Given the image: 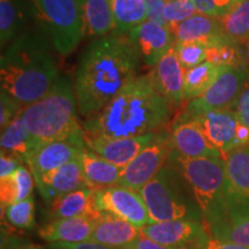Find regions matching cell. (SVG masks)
I'll return each instance as SVG.
<instances>
[{
    "instance_id": "obj_1",
    "label": "cell",
    "mask_w": 249,
    "mask_h": 249,
    "mask_svg": "<svg viewBox=\"0 0 249 249\" xmlns=\"http://www.w3.org/2000/svg\"><path fill=\"white\" fill-rule=\"evenodd\" d=\"M140 55L124 34L92 40L83 52L75 73L79 112L92 118L136 77Z\"/></svg>"
},
{
    "instance_id": "obj_2",
    "label": "cell",
    "mask_w": 249,
    "mask_h": 249,
    "mask_svg": "<svg viewBox=\"0 0 249 249\" xmlns=\"http://www.w3.org/2000/svg\"><path fill=\"white\" fill-rule=\"evenodd\" d=\"M171 113V105L158 91L150 71L130 81L82 128L85 138H134L163 130Z\"/></svg>"
},
{
    "instance_id": "obj_3",
    "label": "cell",
    "mask_w": 249,
    "mask_h": 249,
    "mask_svg": "<svg viewBox=\"0 0 249 249\" xmlns=\"http://www.w3.org/2000/svg\"><path fill=\"white\" fill-rule=\"evenodd\" d=\"M58 77L53 55L38 34H20L2 52L1 91L20 103L23 108L45 96Z\"/></svg>"
},
{
    "instance_id": "obj_4",
    "label": "cell",
    "mask_w": 249,
    "mask_h": 249,
    "mask_svg": "<svg viewBox=\"0 0 249 249\" xmlns=\"http://www.w3.org/2000/svg\"><path fill=\"white\" fill-rule=\"evenodd\" d=\"M77 110L74 83L67 76H59L45 96L22 112L24 124L36 148L43 143L62 140L86 141L77 120Z\"/></svg>"
},
{
    "instance_id": "obj_5",
    "label": "cell",
    "mask_w": 249,
    "mask_h": 249,
    "mask_svg": "<svg viewBox=\"0 0 249 249\" xmlns=\"http://www.w3.org/2000/svg\"><path fill=\"white\" fill-rule=\"evenodd\" d=\"M170 161L188 182L210 234L229 220L225 163L222 158H185L172 152Z\"/></svg>"
},
{
    "instance_id": "obj_6",
    "label": "cell",
    "mask_w": 249,
    "mask_h": 249,
    "mask_svg": "<svg viewBox=\"0 0 249 249\" xmlns=\"http://www.w3.org/2000/svg\"><path fill=\"white\" fill-rule=\"evenodd\" d=\"M140 194L154 223L178 219L204 222L191 187L170 160Z\"/></svg>"
},
{
    "instance_id": "obj_7",
    "label": "cell",
    "mask_w": 249,
    "mask_h": 249,
    "mask_svg": "<svg viewBox=\"0 0 249 249\" xmlns=\"http://www.w3.org/2000/svg\"><path fill=\"white\" fill-rule=\"evenodd\" d=\"M34 15L55 51L68 55L86 35L79 0H28Z\"/></svg>"
},
{
    "instance_id": "obj_8",
    "label": "cell",
    "mask_w": 249,
    "mask_h": 249,
    "mask_svg": "<svg viewBox=\"0 0 249 249\" xmlns=\"http://www.w3.org/2000/svg\"><path fill=\"white\" fill-rule=\"evenodd\" d=\"M247 83L246 67L220 66L219 75L201 97L189 101L176 121L192 120L210 111L231 110Z\"/></svg>"
},
{
    "instance_id": "obj_9",
    "label": "cell",
    "mask_w": 249,
    "mask_h": 249,
    "mask_svg": "<svg viewBox=\"0 0 249 249\" xmlns=\"http://www.w3.org/2000/svg\"><path fill=\"white\" fill-rule=\"evenodd\" d=\"M173 152L171 132L160 130L130 163L124 167L119 185L140 192L169 161Z\"/></svg>"
},
{
    "instance_id": "obj_10",
    "label": "cell",
    "mask_w": 249,
    "mask_h": 249,
    "mask_svg": "<svg viewBox=\"0 0 249 249\" xmlns=\"http://www.w3.org/2000/svg\"><path fill=\"white\" fill-rule=\"evenodd\" d=\"M95 192L102 213L112 214L140 229L154 223L140 192L121 185L95 189Z\"/></svg>"
},
{
    "instance_id": "obj_11",
    "label": "cell",
    "mask_w": 249,
    "mask_h": 249,
    "mask_svg": "<svg viewBox=\"0 0 249 249\" xmlns=\"http://www.w3.org/2000/svg\"><path fill=\"white\" fill-rule=\"evenodd\" d=\"M141 231L145 238L170 247L192 246L201 248L210 235L204 222L191 219L152 223L142 227Z\"/></svg>"
},
{
    "instance_id": "obj_12",
    "label": "cell",
    "mask_w": 249,
    "mask_h": 249,
    "mask_svg": "<svg viewBox=\"0 0 249 249\" xmlns=\"http://www.w3.org/2000/svg\"><path fill=\"white\" fill-rule=\"evenodd\" d=\"M128 38L145 65L155 67L176 43L167 27L147 20L129 31Z\"/></svg>"
},
{
    "instance_id": "obj_13",
    "label": "cell",
    "mask_w": 249,
    "mask_h": 249,
    "mask_svg": "<svg viewBox=\"0 0 249 249\" xmlns=\"http://www.w3.org/2000/svg\"><path fill=\"white\" fill-rule=\"evenodd\" d=\"M225 163L227 209H249V147L229 152Z\"/></svg>"
},
{
    "instance_id": "obj_14",
    "label": "cell",
    "mask_w": 249,
    "mask_h": 249,
    "mask_svg": "<svg viewBox=\"0 0 249 249\" xmlns=\"http://www.w3.org/2000/svg\"><path fill=\"white\" fill-rule=\"evenodd\" d=\"M87 148L86 141L62 140L40 144L34 150L27 161L34 179L37 181L40 177L62 166L68 161L80 157Z\"/></svg>"
},
{
    "instance_id": "obj_15",
    "label": "cell",
    "mask_w": 249,
    "mask_h": 249,
    "mask_svg": "<svg viewBox=\"0 0 249 249\" xmlns=\"http://www.w3.org/2000/svg\"><path fill=\"white\" fill-rule=\"evenodd\" d=\"M192 120L200 126L205 138L214 149H217L223 160H225L229 152L239 148L236 141V126L239 119L235 111H210Z\"/></svg>"
},
{
    "instance_id": "obj_16",
    "label": "cell",
    "mask_w": 249,
    "mask_h": 249,
    "mask_svg": "<svg viewBox=\"0 0 249 249\" xmlns=\"http://www.w3.org/2000/svg\"><path fill=\"white\" fill-rule=\"evenodd\" d=\"M157 133L120 139L86 138V144L89 150L96 152L110 163L126 167L156 138Z\"/></svg>"
},
{
    "instance_id": "obj_17",
    "label": "cell",
    "mask_w": 249,
    "mask_h": 249,
    "mask_svg": "<svg viewBox=\"0 0 249 249\" xmlns=\"http://www.w3.org/2000/svg\"><path fill=\"white\" fill-rule=\"evenodd\" d=\"M173 35L176 43H195L205 49L234 43L224 34L218 18L201 13L180 23L173 30Z\"/></svg>"
},
{
    "instance_id": "obj_18",
    "label": "cell",
    "mask_w": 249,
    "mask_h": 249,
    "mask_svg": "<svg viewBox=\"0 0 249 249\" xmlns=\"http://www.w3.org/2000/svg\"><path fill=\"white\" fill-rule=\"evenodd\" d=\"M35 183L46 204L59 196L85 188L87 185L80 157L44 174Z\"/></svg>"
},
{
    "instance_id": "obj_19",
    "label": "cell",
    "mask_w": 249,
    "mask_h": 249,
    "mask_svg": "<svg viewBox=\"0 0 249 249\" xmlns=\"http://www.w3.org/2000/svg\"><path fill=\"white\" fill-rule=\"evenodd\" d=\"M186 68L179 61L174 45L158 61L152 71L155 85L171 107H180L185 101L183 83Z\"/></svg>"
},
{
    "instance_id": "obj_20",
    "label": "cell",
    "mask_w": 249,
    "mask_h": 249,
    "mask_svg": "<svg viewBox=\"0 0 249 249\" xmlns=\"http://www.w3.org/2000/svg\"><path fill=\"white\" fill-rule=\"evenodd\" d=\"M171 143L173 152L181 157L222 158L194 120L176 121L171 132Z\"/></svg>"
},
{
    "instance_id": "obj_21",
    "label": "cell",
    "mask_w": 249,
    "mask_h": 249,
    "mask_svg": "<svg viewBox=\"0 0 249 249\" xmlns=\"http://www.w3.org/2000/svg\"><path fill=\"white\" fill-rule=\"evenodd\" d=\"M49 213L52 219L89 217L96 222L104 214L97 205L95 189L88 187L54 198L49 203Z\"/></svg>"
},
{
    "instance_id": "obj_22",
    "label": "cell",
    "mask_w": 249,
    "mask_h": 249,
    "mask_svg": "<svg viewBox=\"0 0 249 249\" xmlns=\"http://www.w3.org/2000/svg\"><path fill=\"white\" fill-rule=\"evenodd\" d=\"M142 236L140 227L104 213L93 227L90 241L112 249H129Z\"/></svg>"
},
{
    "instance_id": "obj_23",
    "label": "cell",
    "mask_w": 249,
    "mask_h": 249,
    "mask_svg": "<svg viewBox=\"0 0 249 249\" xmlns=\"http://www.w3.org/2000/svg\"><path fill=\"white\" fill-rule=\"evenodd\" d=\"M95 224L89 217L52 219L40 227L39 235L50 244H80L90 241Z\"/></svg>"
},
{
    "instance_id": "obj_24",
    "label": "cell",
    "mask_w": 249,
    "mask_h": 249,
    "mask_svg": "<svg viewBox=\"0 0 249 249\" xmlns=\"http://www.w3.org/2000/svg\"><path fill=\"white\" fill-rule=\"evenodd\" d=\"M86 185L91 189H104L119 185L124 167L110 163L89 149L80 156Z\"/></svg>"
},
{
    "instance_id": "obj_25",
    "label": "cell",
    "mask_w": 249,
    "mask_h": 249,
    "mask_svg": "<svg viewBox=\"0 0 249 249\" xmlns=\"http://www.w3.org/2000/svg\"><path fill=\"white\" fill-rule=\"evenodd\" d=\"M0 145L1 152L13 155L22 163L27 164L31 154L36 149V143L24 124L22 113L15 118L7 127L1 129Z\"/></svg>"
},
{
    "instance_id": "obj_26",
    "label": "cell",
    "mask_w": 249,
    "mask_h": 249,
    "mask_svg": "<svg viewBox=\"0 0 249 249\" xmlns=\"http://www.w3.org/2000/svg\"><path fill=\"white\" fill-rule=\"evenodd\" d=\"M82 7L86 34L92 37L110 35L116 29L113 14L108 0H79Z\"/></svg>"
},
{
    "instance_id": "obj_27",
    "label": "cell",
    "mask_w": 249,
    "mask_h": 249,
    "mask_svg": "<svg viewBox=\"0 0 249 249\" xmlns=\"http://www.w3.org/2000/svg\"><path fill=\"white\" fill-rule=\"evenodd\" d=\"M34 182H35V179H34L33 173L30 169H28L24 165H21L11 176L0 179L1 209L30 197Z\"/></svg>"
},
{
    "instance_id": "obj_28",
    "label": "cell",
    "mask_w": 249,
    "mask_h": 249,
    "mask_svg": "<svg viewBox=\"0 0 249 249\" xmlns=\"http://www.w3.org/2000/svg\"><path fill=\"white\" fill-rule=\"evenodd\" d=\"M116 30L127 34L148 20L145 0H108Z\"/></svg>"
},
{
    "instance_id": "obj_29",
    "label": "cell",
    "mask_w": 249,
    "mask_h": 249,
    "mask_svg": "<svg viewBox=\"0 0 249 249\" xmlns=\"http://www.w3.org/2000/svg\"><path fill=\"white\" fill-rule=\"evenodd\" d=\"M219 71L220 66L208 61L187 70L185 74V83H183L185 101L189 102L201 97L213 85V82L219 75Z\"/></svg>"
},
{
    "instance_id": "obj_30",
    "label": "cell",
    "mask_w": 249,
    "mask_h": 249,
    "mask_svg": "<svg viewBox=\"0 0 249 249\" xmlns=\"http://www.w3.org/2000/svg\"><path fill=\"white\" fill-rule=\"evenodd\" d=\"M224 34L236 44L249 42V0H241L222 18H218Z\"/></svg>"
},
{
    "instance_id": "obj_31",
    "label": "cell",
    "mask_w": 249,
    "mask_h": 249,
    "mask_svg": "<svg viewBox=\"0 0 249 249\" xmlns=\"http://www.w3.org/2000/svg\"><path fill=\"white\" fill-rule=\"evenodd\" d=\"M211 235L249 247V209L230 210L227 223L214 230Z\"/></svg>"
},
{
    "instance_id": "obj_32",
    "label": "cell",
    "mask_w": 249,
    "mask_h": 249,
    "mask_svg": "<svg viewBox=\"0 0 249 249\" xmlns=\"http://www.w3.org/2000/svg\"><path fill=\"white\" fill-rule=\"evenodd\" d=\"M22 23V14L15 0H0V43L7 46L18 36Z\"/></svg>"
},
{
    "instance_id": "obj_33",
    "label": "cell",
    "mask_w": 249,
    "mask_h": 249,
    "mask_svg": "<svg viewBox=\"0 0 249 249\" xmlns=\"http://www.w3.org/2000/svg\"><path fill=\"white\" fill-rule=\"evenodd\" d=\"M6 220L15 229L28 230L35 225V201L33 196L2 209Z\"/></svg>"
},
{
    "instance_id": "obj_34",
    "label": "cell",
    "mask_w": 249,
    "mask_h": 249,
    "mask_svg": "<svg viewBox=\"0 0 249 249\" xmlns=\"http://www.w3.org/2000/svg\"><path fill=\"white\" fill-rule=\"evenodd\" d=\"M207 61L217 66L246 67L245 52L234 43L207 49Z\"/></svg>"
},
{
    "instance_id": "obj_35",
    "label": "cell",
    "mask_w": 249,
    "mask_h": 249,
    "mask_svg": "<svg viewBox=\"0 0 249 249\" xmlns=\"http://www.w3.org/2000/svg\"><path fill=\"white\" fill-rule=\"evenodd\" d=\"M197 13L193 0H166L164 8V18L172 34L180 23Z\"/></svg>"
},
{
    "instance_id": "obj_36",
    "label": "cell",
    "mask_w": 249,
    "mask_h": 249,
    "mask_svg": "<svg viewBox=\"0 0 249 249\" xmlns=\"http://www.w3.org/2000/svg\"><path fill=\"white\" fill-rule=\"evenodd\" d=\"M176 53L186 70L207 61V49L195 43H174Z\"/></svg>"
},
{
    "instance_id": "obj_37",
    "label": "cell",
    "mask_w": 249,
    "mask_h": 249,
    "mask_svg": "<svg viewBox=\"0 0 249 249\" xmlns=\"http://www.w3.org/2000/svg\"><path fill=\"white\" fill-rule=\"evenodd\" d=\"M241 0H193L198 13L218 18L225 15Z\"/></svg>"
},
{
    "instance_id": "obj_38",
    "label": "cell",
    "mask_w": 249,
    "mask_h": 249,
    "mask_svg": "<svg viewBox=\"0 0 249 249\" xmlns=\"http://www.w3.org/2000/svg\"><path fill=\"white\" fill-rule=\"evenodd\" d=\"M24 108L21 107L14 98L7 93H0V128L4 129L13 121L18 116L22 113Z\"/></svg>"
},
{
    "instance_id": "obj_39",
    "label": "cell",
    "mask_w": 249,
    "mask_h": 249,
    "mask_svg": "<svg viewBox=\"0 0 249 249\" xmlns=\"http://www.w3.org/2000/svg\"><path fill=\"white\" fill-rule=\"evenodd\" d=\"M165 4H166V0H145L148 20L160 24V26L167 27L166 20L164 18Z\"/></svg>"
},
{
    "instance_id": "obj_40",
    "label": "cell",
    "mask_w": 249,
    "mask_h": 249,
    "mask_svg": "<svg viewBox=\"0 0 249 249\" xmlns=\"http://www.w3.org/2000/svg\"><path fill=\"white\" fill-rule=\"evenodd\" d=\"M235 113L239 121L249 127V81L246 83L240 97L235 105Z\"/></svg>"
},
{
    "instance_id": "obj_41",
    "label": "cell",
    "mask_w": 249,
    "mask_h": 249,
    "mask_svg": "<svg viewBox=\"0 0 249 249\" xmlns=\"http://www.w3.org/2000/svg\"><path fill=\"white\" fill-rule=\"evenodd\" d=\"M21 165H22V161L18 157L1 152V156H0V179L13 174Z\"/></svg>"
},
{
    "instance_id": "obj_42",
    "label": "cell",
    "mask_w": 249,
    "mask_h": 249,
    "mask_svg": "<svg viewBox=\"0 0 249 249\" xmlns=\"http://www.w3.org/2000/svg\"><path fill=\"white\" fill-rule=\"evenodd\" d=\"M201 249H249V247H246V246L234 244V242L231 241H224L219 240V239L214 238L213 235L208 236V239L202 245Z\"/></svg>"
},
{
    "instance_id": "obj_43",
    "label": "cell",
    "mask_w": 249,
    "mask_h": 249,
    "mask_svg": "<svg viewBox=\"0 0 249 249\" xmlns=\"http://www.w3.org/2000/svg\"><path fill=\"white\" fill-rule=\"evenodd\" d=\"M129 249H201L200 247H192V246H183V247H170V246H164L157 242L150 240V239L142 236Z\"/></svg>"
},
{
    "instance_id": "obj_44",
    "label": "cell",
    "mask_w": 249,
    "mask_h": 249,
    "mask_svg": "<svg viewBox=\"0 0 249 249\" xmlns=\"http://www.w3.org/2000/svg\"><path fill=\"white\" fill-rule=\"evenodd\" d=\"M48 249H112L108 248L107 246H103L99 244H96L93 241H86L80 242V244H51L49 246Z\"/></svg>"
},
{
    "instance_id": "obj_45",
    "label": "cell",
    "mask_w": 249,
    "mask_h": 249,
    "mask_svg": "<svg viewBox=\"0 0 249 249\" xmlns=\"http://www.w3.org/2000/svg\"><path fill=\"white\" fill-rule=\"evenodd\" d=\"M12 249H44V248H43L42 246L35 245V244H23V245L17 246V247Z\"/></svg>"
}]
</instances>
